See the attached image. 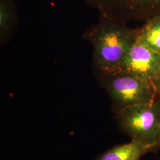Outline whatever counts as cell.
I'll list each match as a JSON object with an SVG mask.
<instances>
[{
    "label": "cell",
    "instance_id": "cell-1",
    "mask_svg": "<svg viewBox=\"0 0 160 160\" xmlns=\"http://www.w3.org/2000/svg\"><path fill=\"white\" fill-rule=\"evenodd\" d=\"M83 37L92 46V67L98 77L120 71L135 39V30L100 16L99 22L87 29Z\"/></svg>",
    "mask_w": 160,
    "mask_h": 160
},
{
    "label": "cell",
    "instance_id": "cell-6",
    "mask_svg": "<svg viewBox=\"0 0 160 160\" xmlns=\"http://www.w3.org/2000/svg\"><path fill=\"white\" fill-rule=\"evenodd\" d=\"M151 151L148 147L131 141L106 150L94 160H141Z\"/></svg>",
    "mask_w": 160,
    "mask_h": 160
},
{
    "label": "cell",
    "instance_id": "cell-2",
    "mask_svg": "<svg viewBox=\"0 0 160 160\" xmlns=\"http://www.w3.org/2000/svg\"><path fill=\"white\" fill-rule=\"evenodd\" d=\"M110 100L113 114L133 105L147 104L157 98L152 81L124 71L97 77Z\"/></svg>",
    "mask_w": 160,
    "mask_h": 160
},
{
    "label": "cell",
    "instance_id": "cell-10",
    "mask_svg": "<svg viewBox=\"0 0 160 160\" xmlns=\"http://www.w3.org/2000/svg\"><path fill=\"white\" fill-rule=\"evenodd\" d=\"M155 150L159 151L160 152V137H159V139H158V143H157V145L156 148H155Z\"/></svg>",
    "mask_w": 160,
    "mask_h": 160
},
{
    "label": "cell",
    "instance_id": "cell-7",
    "mask_svg": "<svg viewBox=\"0 0 160 160\" xmlns=\"http://www.w3.org/2000/svg\"><path fill=\"white\" fill-rule=\"evenodd\" d=\"M145 22L141 28L135 30L136 38L160 53V15Z\"/></svg>",
    "mask_w": 160,
    "mask_h": 160
},
{
    "label": "cell",
    "instance_id": "cell-9",
    "mask_svg": "<svg viewBox=\"0 0 160 160\" xmlns=\"http://www.w3.org/2000/svg\"><path fill=\"white\" fill-rule=\"evenodd\" d=\"M153 84L157 94V98H160V71L153 81Z\"/></svg>",
    "mask_w": 160,
    "mask_h": 160
},
{
    "label": "cell",
    "instance_id": "cell-4",
    "mask_svg": "<svg viewBox=\"0 0 160 160\" xmlns=\"http://www.w3.org/2000/svg\"><path fill=\"white\" fill-rule=\"evenodd\" d=\"M100 16L125 23L160 15V0H84Z\"/></svg>",
    "mask_w": 160,
    "mask_h": 160
},
{
    "label": "cell",
    "instance_id": "cell-8",
    "mask_svg": "<svg viewBox=\"0 0 160 160\" xmlns=\"http://www.w3.org/2000/svg\"><path fill=\"white\" fill-rule=\"evenodd\" d=\"M15 9L12 0H0V38L4 42L12 31L15 19Z\"/></svg>",
    "mask_w": 160,
    "mask_h": 160
},
{
    "label": "cell",
    "instance_id": "cell-5",
    "mask_svg": "<svg viewBox=\"0 0 160 160\" xmlns=\"http://www.w3.org/2000/svg\"><path fill=\"white\" fill-rule=\"evenodd\" d=\"M120 71L152 81L160 71V53L135 38Z\"/></svg>",
    "mask_w": 160,
    "mask_h": 160
},
{
    "label": "cell",
    "instance_id": "cell-3",
    "mask_svg": "<svg viewBox=\"0 0 160 160\" xmlns=\"http://www.w3.org/2000/svg\"><path fill=\"white\" fill-rule=\"evenodd\" d=\"M119 129L131 139L155 151L160 135V98L133 105L114 114Z\"/></svg>",
    "mask_w": 160,
    "mask_h": 160
}]
</instances>
